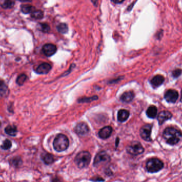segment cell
I'll use <instances>...</instances> for the list:
<instances>
[{
    "label": "cell",
    "instance_id": "cell-1",
    "mask_svg": "<svg viewBox=\"0 0 182 182\" xmlns=\"http://www.w3.org/2000/svg\"><path fill=\"white\" fill-rule=\"evenodd\" d=\"M162 136L168 144L174 145L177 144L182 139V133L173 127H168L164 129Z\"/></svg>",
    "mask_w": 182,
    "mask_h": 182
},
{
    "label": "cell",
    "instance_id": "cell-2",
    "mask_svg": "<svg viewBox=\"0 0 182 182\" xmlns=\"http://www.w3.org/2000/svg\"><path fill=\"white\" fill-rule=\"evenodd\" d=\"M69 145V142L66 135L59 134L53 141V147L57 152H62L67 150Z\"/></svg>",
    "mask_w": 182,
    "mask_h": 182
},
{
    "label": "cell",
    "instance_id": "cell-3",
    "mask_svg": "<svg viewBox=\"0 0 182 182\" xmlns=\"http://www.w3.org/2000/svg\"><path fill=\"white\" fill-rule=\"evenodd\" d=\"M91 155L88 151H82L77 154L75 162L77 167L82 169L87 167L91 162Z\"/></svg>",
    "mask_w": 182,
    "mask_h": 182
},
{
    "label": "cell",
    "instance_id": "cell-4",
    "mask_svg": "<svg viewBox=\"0 0 182 182\" xmlns=\"http://www.w3.org/2000/svg\"><path fill=\"white\" fill-rule=\"evenodd\" d=\"M164 167V163L158 158L150 159L147 162L146 168L148 172L151 173H157Z\"/></svg>",
    "mask_w": 182,
    "mask_h": 182
},
{
    "label": "cell",
    "instance_id": "cell-5",
    "mask_svg": "<svg viewBox=\"0 0 182 182\" xmlns=\"http://www.w3.org/2000/svg\"><path fill=\"white\" fill-rule=\"evenodd\" d=\"M127 152L133 156H138L144 152V149L139 142H134L126 147Z\"/></svg>",
    "mask_w": 182,
    "mask_h": 182
},
{
    "label": "cell",
    "instance_id": "cell-6",
    "mask_svg": "<svg viewBox=\"0 0 182 182\" xmlns=\"http://www.w3.org/2000/svg\"><path fill=\"white\" fill-rule=\"evenodd\" d=\"M110 161V157L105 151H101L95 157L93 162L94 166H98L102 164H106Z\"/></svg>",
    "mask_w": 182,
    "mask_h": 182
},
{
    "label": "cell",
    "instance_id": "cell-7",
    "mask_svg": "<svg viewBox=\"0 0 182 182\" xmlns=\"http://www.w3.org/2000/svg\"><path fill=\"white\" fill-rule=\"evenodd\" d=\"M152 125L151 124H147L142 127L140 131V136L144 141L150 142L152 141L151 138Z\"/></svg>",
    "mask_w": 182,
    "mask_h": 182
},
{
    "label": "cell",
    "instance_id": "cell-8",
    "mask_svg": "<svg viewBox=\"0 0 182 182\" xmlns=\"http://www.w3.org/2000/svg\"><path fill=\"white\" fill-rule=\"evenodd\" d=\"M178 95L177 91L170 89L165 93L164 98L168 103H175L178 98Z\"/></svg>",
    "mask_w": 182,
    "mask_h": 182
},
{
    "label": "cell",
    "instance_id": "cell-9",
    "mask_svg": "<svg viewBox=\"0 0 182 182\" xmlns=\"http://www.w3.org/2000/svg\"><path fill=\"white\" fill-rule=\"evenodd\" d=\"M57 48L55 45L53 44H46L42 47V52L45 56H51L54 54L56 52Z\"/></svg>",
    "mask_w": 182,
    "mask_h": 182
},
{
    "label": "cell",
    "instance_id": "cell-10",
    "mask_svg": "<svg viewBox=\"0 0 182 182\" xmlns=\"http://www.w3.org/2000/svg\"><path fill=\"white\" fill-rule=\"evenodd\" d=\"M75 132L79 135H85L89 132V127L85 123L80 122L75 127Z\"/></svg>",
    "mask_w": 182,
    "mask_h": 182
},
{
    "label": "cell",
    "instance_id": "cell-11",
    "mask_svg": "<svg viewBox=\"0 0 182 182\" xmlns=\"http://www.w3.org/2000/svg\"><path fill=\"white\" fill-rule=\"evenodd\" d=\"M173 115L168 111H162L159 114L158 116V121L159 124L162 125L166 121H168L172 118Z\"/></svg>",
    "mask_w": 182,
    "mask_h": 182
},
{
    "label": "cell",
    "instance_id": "cell-12",
    "mask_svg": "<svg viewBox=\"0 0 182 182\" xmlns=\"http://www.w3.org/2000/svg\"><path fill=\"white\" fill-rule=\"evenodd\" d=\"M112 132V128L111 127H104L100 129L99 132V136L100 138L102 139H107L109 138L111 135Z\"/></svg>",
    "mask_w": 182,
    "mask_h": 182
},
{
    "label": "cell",
    "instance_id": "cell-13",
    "mask_svg": "<svg viewBox=\"0 0 182 182\" xmlns=\"http://www.w3.org/2000/svg\"><path fill=\"white\" fill-rule=\"evenodd\" d=\"M51 66L48 63H43L38 66V67L36 69V73L38 74H47L48 73L51 69Z\"/></svg>",
    "mask_w": 182,
    "mask_h": 182
},
{
    "label": "cell",
    "instance_id": "cell-14",
    "mask_svg": "<svg viewBox=\"0 0 182 182\" xmlns=\"http://www.w3.org/2000/svg\"><path fill=\"white\" fill-rule=\"evenodd\" d=\"M164 82V77L160 75H157L153 77L152 79L151 80L150 83L154 88H156L162 85Z\"/></svg>",
    "mask_w": 182,
    "mask_h": 182
},
{
    "label": "cell",
    "instance_id": "cell-15",
    "mask_svg": "<svg viewBox=\"0 0 182 182\" xmlns=\"http://www.w3.org/2000/svg\"><path fill=\"white\" fill-rule=\"evenodd\" d=\"M135 94L132 91H127L124 92L123 94L121 95V100L126 103H129L131 102L134 98Z\"/></svg>",
    "mask_w": 182,
    "mask_h": 182
},
{
    "label": "cell",
    "instance_id": "cell-16",
    "mask_svg": "<svg viewBox=\"0 0 182 182\" xmlns=\"http://www.w3.org/2000/svg\"><path fill=\"white\" fill-rule=\"evenodd\" d=\"M129 112L125 109L120 110L118 112V121L120 122H124L126 121L129 117Z\"/></svg>",
    "mask_w": 182,
    "mask_h": 182
},
{
    "label": "cell",
    "instance_id": "cell-17",
    "mask_svg": "<svg viewBox=\"0 0 182 182\" xmlns=\"http://www.w3.org/2000/svg\"><path fill=\"white\" fill-rule=\"evenodd\" d=\"M158 109L156 106H151L147 109L146 114L150 118H155L157 115Z\"/></svg>",
    "mask_w": 182,
    "mask_h": 182
},
{
    "label": "cell",
    "instance_id": "cell-18",
    "mask_svg": "<svg viewBox=\"0 0 182 182\" xmlns=\"http://www.w3.org/2000/svg\"><path fill=\"white\" fill-rule=\"evenodd\" d=\"M42 158L44 163L47 164H52L54 161V156L49 153H45L42 155Z\"/></svg>",
    "mask_w": 182,
    "mask_h": 182
},
{
    "label": "cell",
    "instance_id": "cell-19",
    "mask_svg": "<svg viewBox=\"0 0 182 182\" xmlns=\"http://www.w3.org/2000/svg\"><path fill=\"white\" fill-rule=\"evenodd\" d=\"M5 132L6 133V134L11 136H15L17 133V128L15 126L9 125L6 127Z\"/></svg>",
    "mask_w": 182,
    "mask_h": 182
},
{
    "label": "cell",
    "instance_id": "cell-20",
    "mask_svg": "<svg viewBox=\"0 0 182 182\" xmlns=\"http://www.w3.org/2000/svg\"><path fill=\"white\" fill-rule=\"evenodd\" d=\"M8 93V88L4 82L0 80V96L4 97Z\"/></svg>",
    "mask_w": 182,
    "mask_h": 182
},
{
    "label": "cell",
    "instance_id": "cell-21",
    "mask_svg": "<svg viewBox=\"0 0 182 182\" xmlns=\"http://www.w3.org/2000/svg\"><path fill=\"white\" fill-rule=\"evenodd\" d=\"M44 13L41 10H34L31 13V17L35 19H41L43 18Z\"/></svg>",
    "mask_w": 182,
    "mask_h": 182
},
{
    "label": "cell",
    "instance_id": "cell-22",
    "mask_svg": "<svg viewBox=\"0 0 182 182\" xmlns=\"http://www.w3.org/2000/svg\"><path fill=\"white\" fill-rule=\"evenodd\" d=\"M34 10H35V8L30 5L27 4V5H23L21 6V11L25 14L32 13Z\"/></svg>",
    "mask_w": 182,
    "mask_h": 182
},
{
    "label": "cell",
    "instance_id": "cell-23",
    "mask_svg": "<svg viewBox=\"0 0 182 182\" xmlns=\"http://www.w3.org/2000/svg\"><path fill=\"white\" fill-rule=\"evenodd\" d=\"M57 30L61 34H66L68 31V27L67 24L65 23L59 24L57 26Z\"/></svg>",
    "mask_w": 182,
    "mask_h": 182
},
{
    "label": "cell",
    "instance_id": "cell-24",
    "mask_svg": "<svg viewBox=\"0 0 182 182\" xmlns=\"http://www.w3.org/2000/svg\"><path fill=\"white\" fill-rule=\"evenodd\" d=\"M27 79V76L25 74H21L17 77L16 80L17 84L19 85H23Z\"/></svg>",
    "mask_w": 182,
    "mask_h": 182
},
{
    "label": "cell",
    "instance_id": "cell-25",
    "mask_svg": "<svg viewBox=\"0 0 182 182\" xmlns=\"http://www.w3.org/2000/svg\"><path fill=\"white\" fill-rule=\"evenodd\" d=\"M38 29L44 32H48L50 30V27L48 24L46 23H40L38 25Z\"/></svg>",
    "mask_w": 182,
    "mask_h": 182
},
{
    "label": "cell",
    "instance_id": "cell-26",
    "mask_svg": "<svg viewBox=\"0 0 182 182\" xmlns=\"http://www.w3.org/2000/svg\"><path fill=\"white\" fill-rule=\"evenodd\" d=\"M15 5V2L13 0H6L2 6L4 9L11 8Z\"/></svg>",
    "mask_w": 182,
    "mask_h": 182
},
{
    "label": "cell",
    "instance_id": "cell-27",
    "mask_svg": "<svg viewBox=\"0 0 182 182\" xmlns=\"http://www.w3.org/2000/svg\"><path fill=\"white\" fill-rule=\"evenodd\" d=\"M12 147V143L8 139H6L3 142V144L1 145V148L3 150H8Z\"/></svg>",
    "mask_w": 182,
    "mask_h": 182
},
{
    "label": "cell",
    "instance_id": "cell-28",
    "mask_svg": "<svg viewBox=\"0 0 182 182\" xmlns=\"http://www.w3.org/2000/svg\"><path fill=\"white\" fill-rule=\"evenodd\" d=\"M11 162L14 166L18 167L19 166H20L22 164V160L20 157H15L11 159Z\"/></svg>",
    "mask_w": 182,
    "mask_h": 182
},
{
    "label": "cell",
    "instance_id": "cell-29",
    "mask_svg": "<svg viewBox=\"0 0 182 182\" xmlns=\"http://www.w3.org/2000/svg\"><path fill=\"white\" fill-rule=\"evenodd\" d=\"M97 99H98V97L97 96H94L93 97H89V98L84 97V98H82L80 99H79V102H89L94 100H97Z\"/></svg>",
    "mask_w": 182,
    "mask_h": 182
},
{
    "label": "cell",
    "instance_id": "cell-30",
    "mask_svg": "<svg viewBox=\"0 0 182 182\" xmlns=\"http://www.w3.org/2000/svg\"><path fill=\"white\" fill-rule=\"evenodd\" d=\"M182 73V70L181 69H176L173 71L172 75L175 78H177L181 75Z\"/></svg>",
    "mask_w": 182,
    "mask_h": 182
},
{
    "label": "cell",
    "instance_id": "cell-31",
    "mask_svg": "<svg viewBox=\"0 0 182 182\" xmlns=\"http://www.w3.org/2000/svg\"><path fill=\"white\" fill-rule=\"evenodd\" d=\"M92 180L93 181H94V182H97V181H99V182H103V181H104V179L102 178H101V177H97V178H96V179H92Z\"/></svg>",
    "mask_w": 182,
    "mask_h": 182
},
{
    "label": "cell",
    "instance_id": "cell-32",
    "mask_svg": "<svg viewBox=\"0 0 182 182\" xmlns=\"http://www.w3.org/2000/svg\"><path fill=\"white\" fill-rule=\"evenodd\" d=\"M111 1L114 3L119 4V3H123L125 0H111Z\"/></svg>",
    "mask_w": 182,
    "mask_h": 182
},
{
    "label": "cell",
    "instance_id": "cell-33",
    "mask_svg": "<svg viewBox=\"0 0 182 182\" xmlns=\"http://www.w3.org/2000/svg\"><path fill=\"white\" fill-rule=\"evenodd\" d=\"M92 3L94 4L95 6H97L98 4V0H91Z\"/></svg>",
    "mask_w": 182,
    "mask_h": 182
},
{
    "label": "cell",
    "instance_id": "cell-34",
    "mask_svg": "<svg viewBox=\"0 0 182 182\" xmlns=\"http://www.w3.org/2000/svg\"><path fill=\"white\" fill-rule=\"evenodd\" d=\"M20 1L22 2H29L30 1V0H20Z\"/></svg>",
    "mask_w": 182,
    "mask_h": 182
},
{
    "label": "cell",
    "instance_id": "cell-35",
    "mask_svg": "<svg viewBox=\"0 0 182 182\" xmlns=\"http://www.w3.org/2000/svg\"><path fill=\"white\" fill-rule=\"evenodd\" d=\"M181 101L182 102V90L181 91Z\"/></svg>",
    "mask_w": 182,
    "mask_h": 182
},
{
    "label": "cell",
    "instance_id": "cell-36",
    "mask_svg": "<svg viewBox=\"0 0 182 182\" xmlns=\"http://www.w3.org/2000/svg\"><path fill=\"white\" fill-rule=\"evenodd\" d=\"M1 121H0V127H1Z\"/></svg>",
    "mask_w": 182,
    "mask_h": 182
}]
</instances>
